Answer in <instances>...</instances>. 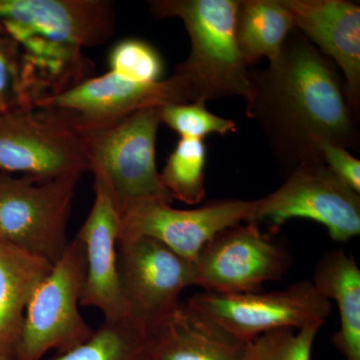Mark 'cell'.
Returning a JSON list of instances; mask_svg holds the SVG:
<instances>
[{"label": "cell", "instance_id": "cell-2", "mask_svg": "<svg viewBox=\"0 0 360 360\" xmlns=\"http://www.w3.org/2000/svg\"><path fill=\"white\" fill-rule=\"evenodd\" d=\"M158 18H177L186 26L191 49L174 75L181 80L189 103H206L251 94L250 70L236 39L238 0H153Z\"/></svg>", "mask_w": 360, "mask_h": 360}, {"label": "cell", "instance_id": "cell-26", "mask_svg": "<svg viewBox=\"0 0 360 360\" xmlns=\"http://www.w3.org/2000/svg\"><path fill=\"white\" fill-rule=\"evenodd\" d=\"M33 108L23 82L22 51L0 22V115Z\"/></svg>", "mask_w": 360, "mask_h": 360}, {"label": "cell", "instance_id": "cell-3", "mask_svg": "<svg viewBox=\"0 0 360 360\" xmlns=\"http://www.w3.org/2000/svg\"><path fill=\"white\" fill-rule=\"evenodd\" d=\"M160 108H146L103 129L78 132L89 170L108 189L120 217L146 200L172 202L156 167Z\"/></svg>", "mask_w": 360, "mask_h": 360}, {"label": "cell", "instance_id": "cell-19", "mask_svg": "<svg viewBox=\"0 0 360 360\" xmlns=\"http://www.w3.org/2000/svg\"><path fill=\"white\" fill-rule=\"evenodd\" d=\"M329 302L335 300L340 326L331 338L347 360H360V269L342 248L329 251L317 262L311 279Z\"/></svg>", "mask_w": 360, "mask_h": 360}, {"label": "cell", "instance_id": "cell-28", "mask_svg": "<svg viewBox=\"0 0 360 360\" xmlns=\"http://www.w3.org/2000/svg\"><path fill=\"white\" fill-rule=\"evenodd\" d=\"M0 360H7L6 359H2V357H0Z\"/></svg>", "mask_w": 360, "mask_h": 360}, {"label": "cell", "instance_id": "cell-25", "mask_svg": "<svg viewBox=\"0 0 360 360\" xmlns=\"http://www.w3.org/2000/svg\"><path fill=\"white\" fill-rule=\"evenodd\" d=\"M160 115L161 123L179 134L180 139L203 141L207 135H226L238 129V123L210 112L203 103L163 106Z\"/></svg>", "mask_w": 360, "mask_h": 360}, {"label": "cell", "instance_id": "cell-8", "mask_svg": "<svg viewBox=\"0 0 360 360\" xmlns=\"http://www.w3.org/2000/svg\"><path fill=\"white\" fill-rule=\"evenodd\" d=\"M89 172L79 134L39 108L0 115V174L51 180Z\"/></svg>", "mask_w": 360, "mask_h": 360}, {"label": "cell", "instance_id": "cell-17", "mask_svg": "<svg viewBox=\"0 0 360 360\" xmlns=\"http://www.w3.org/2000/svg\"><path fill=\"white\" fill-rule=\"evenodd\" d=\"M153 335L160 360H243L246 345L186 302Z\"/></svg>", "mask_w": 360, "mask_h": 360}, {"label": "cell", "instance_id": "cell-4", "mask_svg": "<svg viewBox=\"0 0 360 360\" xmlns=\"http://www.w3.org/2000/svg\"><path fill=\"white\" fill-rule=\"evenodd\" d=\"M85 274L84 246L77 234L28 303L14 360H41L51 350L63 354L91 338L94 329L79 310Z\"/></svg>", "mask_w": 360, "mask_h": 360}, {"label": "cell", "instance_id": "cell-23", "mask_svg": "<svg viewBox=\"0 0 360 360\" xmlns=\"http://www.w3.org/2000/svg\"><path fill=\"white\" fill-rule=\"evenodd\" d=\"M321 328L312 324L269 331L246 343L243 360H310Z\"/></svg>", "mask_w": 360, "mask_h": 360}, {"label": "cell", "instance_id": "cell-5", "mask_svg": "<svg viewBox=\"0 0 360 360\" xmlns=\"http://www.w3.org/2000/svg\"><path fill=\"white\" fill-rule=\"evenodd\" d=\"M82 176L41 181L0 174V243L58 262L70 243L68 219Z\"/></svg>", "mask_w": 360, "mask_h": 360}, {"label": "cell", "instance_id": "cell-1", "mask_svg": "<svg viewBox=\"0 0 360 360\" xmlns=\"http://www.w3.org/2000/svg\"><path fill=\"white\" fill-rule=\"evenodd\" d=\"M250 72L246 115L259 125L284 176L304 163H323V142L359 148V116L340 70L296 28L265 70Z\"/></svg>", "mask_w": 360, "mask_h": 360}, {"label": "cell", "instance_id": "cell-21", "mask_svg": "<svg viewBox=\"0 0 360 360\" xmlns=\"http://www.w3.org/2000/svg\"><path fill=\"white\" fill-rule=\"evenodd\" d=\"M47 360H160L153 333L131 319L104 321L82 345Z\"/></svg>", "mask_w": 360, "mask_h": 360}, {"label": "cell", "instance_id": "cell-6", "mask_svg": "<svg viewBox=\"0 0 360 360\" xmlns=\"http://www.w3.org/2000/svg\"><path fill=\"white\" fill-rule=\"evenodd\" d=\"M186 302L245 343L276 329L322 326L331 311V302L311 281L269 292L219 295L205 291Z\"/></svg>", "mask_w": 360, "mask_h": 360}, {"label": "cell", "instance_id": "cell-9", "mask_svg": "<svg viewBox=\"0 0 360 360\" xmlns=\"http://www.w3.org/2000/svg\"><path fill=\"white\" fill-rule=\"evenodd\" d=\"M293 219L319 222L333 240L347 243L360 234V195L324 163H304L276 191L257 200L251 222L267 221L276 229Z\"/></svg>", "mask_w": 360, "mask_h": 360}, {"label": "cell", "instance_id": "cell-15", "mask_svg": "<svg viewBox=\"0 0 360 360\" xmlns=\"http://www.w3.org/2000/svg\"><path fill=\"white\" fill-rule=\"evenodd\" d=\"M0 21L84 49L112 37L116 14L110 0H0Z\"/></svg>", "mask_w": 360, "mask_h": 360}, {"label": "cell", "instance_id": "cell-20", "mask_svg": "<svg viewBox=\"0 0 360 360\" xmlns=\"http://www.w3.org/2000/svg\"><path fill=\"white\" fill-rule=\"evenodd\" d=\"M293 28L281 0H238L236 39L246 65L276 58Z\"/></svg>", "mask_w": 360, "mask_h": 360}, {"label": "cell", "instance_id": "cell-13", "mask_svg": "<svg viewBox=\"0 0 360 360\" xmlns=\"http://www.w3.org/2000/svg\"><path fill=\"white\" fill-rule=\"evenodd\" d=\"M120 214L106 187L94 179V202L77 232L86 274L80 305L101 310L104 321L129 319L118 269Z\"/></svg>", "mask_w": 360, "mask_h": 360}, {"label": "cell", "instance_id": "cell-16", "mask_svg": "<svg viewBox=\"0 0 360 360\" xmlns=\"http://www.w3.org/2000/svg\"><path fill=\"white\" fill-rule=\"evenodd\" d=\"M0 22L20 45L23 82L32 108L92 77L94 63L80 47L49 39L26 26Z\"/></svg>", "mask_w": 360, "mask_h": 360}, {"label": "cell", "instance_id": "cell-24", "mask_svg": "<svg viewBox=\"0 0 360 360\" xmlns=\"http://www.w3.org/2000/svg\"><path fill=\"white\" fill-rule=\"evenodd\" d=\"M108 65L111 72L139 84L160 82L165 70L160 51L137 39L118 41L108 54Z\"/></svg>", "mask_w": 360, "mask_h": 360}, {"label": "cell", "instance_id": "cell-22", "mask_svg": "<svg viewBox=\"0 0 360 360\" xmlns=\"http://www.w3.org/2000/svg\"><path fill=\"white\" fill-rule=\"evenodd\" d=\"M206 160L207 148L205 141L179 139L160 174L161 181L172 200L189 205L202 201L206 194Z\"/></svg>", "mask_w": 360, "mask_h": 360}, {"label": "cell", "instance_id": "cell-27", "mask_svg": "<svg viewBox=\"0 0 360 360\" xmlns=\"http://www.w3.org/2000/svg\"><path fill=\"white\" fill-rule=\"evenodd\" d=\"M326 167L333 172L341 184L354 193H360V161L345 146L329 142L319 146Z\"/></svg>", "mask_w": 360, "mask_h": 360}, {"label": "cell", "instance_id": "cell-18", "mask_svg": "<svg viewBox=\"0 0 360 360\" xmlns=\"http://www.w3.org/2000/svg\"><path fill=\"white\" fill-rule=\"evenodd\" d=\"M51 262L0 243V357L14 360L28 303L51 272Z\"/></svg>", "mask_w": 360, "mask_h": 360}, {"label": "cell", "instance_id": "cell-14", "mask_svg": "<svg viewBox=\"0 0 360 360\" xmlns=\"http://www.w3.org/2000/svg\"><path fill=\"white\" fill-rule=\"evenodd\" d=\"M295 27L342 72L355 115L360 110V6L347 0H281Z\"/></svg>", "mask_w": 360, "mask_h": 360}, {"label": "cell", "instance_id": "cell-12", "mask_svg": "<svg viewBox=\"0 0 360 360\" xmlns=\"http://www.w3.org/2000/svg\"><path fill=\"white\" fill-rule=\"evenodd\" d=\"M257 200L210 201L194 210H177L162 200L132 205L120 217L118 241L148 238L195 262L203 246L219 232L252 221Z\"/></svg>", "mask_w": 360, "mask_h": 360}, {"label": "cell", "instance_id": "cell-10", "mask_svg": "<svg viewBox=\"0 0 360 360\" xmlns=\"http://www.w3.org/2000/svg\"><path fill=\"white\" fill-rule=\"evenodd\" d=\"M118 269L129 319L153 333L195 286V265L155 239L118 241Z\"/></svg>", "mask_w": 360, "mask_h": 360}, {"label": "cell", "instance_id": "cell-11", "mask_svg": "<svg viewBox=\"0 0 360 360\" xmlns=\"http://www.w3.org/2000/svg\"><path fill=\"white\" fill-rule=\"evenodd\" d=\"M195 286L206 292L240 295L283 279L290 253L260 231L257 222L227 227L213 236L194 262Z\"/></svg>", "mask_w": 360, "mask_h": 360}, {"label": "cell", "instance_id": "cell-7", "mask_svg": "<svg viewBox=\"0 0 360 360\" xmlns=\"http://www.w3.org/2000/svg\"><path fill=\"white\" fill-rule=\"evenodd\" d=\"M184 103H191L188 94L174 75L155 84H139L108 71L59 96L42 99L34 108L80 132L110 127L146 108Z\"/></svg>", "mask_w": 360, "mask_h": 360}]
</instances>
